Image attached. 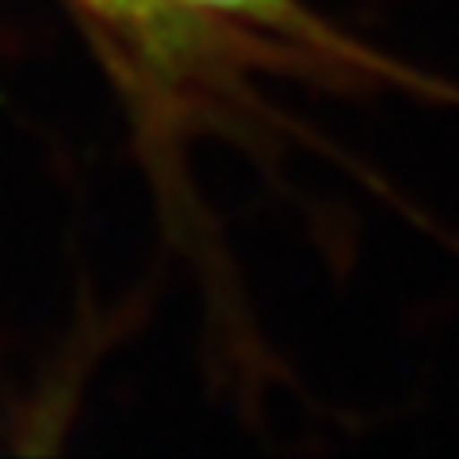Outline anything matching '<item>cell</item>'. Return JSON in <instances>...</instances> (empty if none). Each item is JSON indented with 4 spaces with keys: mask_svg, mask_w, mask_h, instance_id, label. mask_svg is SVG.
<instances>
[{
    "mask_svg": "<svg viewBox=\"0 0 459 459\" xmlns=\"http://www.w3.org/2000/svg\"><path fill=\"white\" fill-rule=\"evenodd\" d=\"M100 8H111L126 20H165L180 8H199V12H219V16H241V20H261V23H280L287 12V0H96Z\"/></svg>",
    "mask_w": 459,
    "mask_h": 459,
    "instance_id": "cell-1",
    "label": "cell"
}]
</instances>
